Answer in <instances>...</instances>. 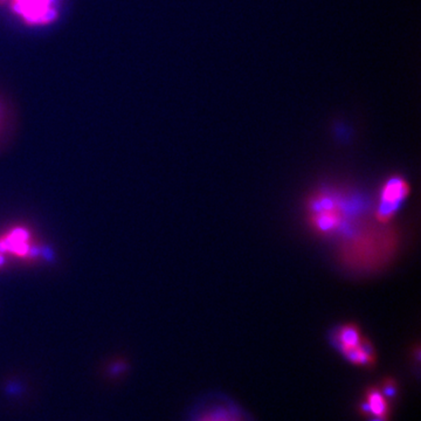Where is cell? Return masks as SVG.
<instances>
[{"instance_id": "1", "label": "cell", "mask_w": 421, "mask_h": 421, "mask_svg": "<svg viewBox=\"0 0 421 421\" xmlns=\"http://www.w3.org/2000/svg\"><path fill=\"white\" fill-rule=\"evenodd\" d=\"M309 225L318 234H336L348 220V212L339 197L328 191L318 192L308 201Z\"/></svg>"}, {"instance_id": "2", "label": "cell", "mask_w": 421, "mask_h": 421, "mask_svg": "<svg viewBox=\"0 0 421 421\" xmlns=\"http://www.w3.org/2000/svg\"><path fill=\"white\" fill-rule=\"evenodd\" d=\"M410 191V185L403 177L394 176L389 178L380 191L379 201L375 212L377 222L389 224L401 208L405 199L408 197Z\"/></svg>"}, {"instance_id": "3", "label": "cell", "mask_w": 421, "mask_h": 421, "mask_svg": "<svg viewBox=\"0 0 421 421\" xmlns=\"http://www.w3.org/2000/svg\"><path fill=\"white\" fill-rule=\"evenodd\" d=\"M30 26H46L56 18V0H7Z\"/></svg>"}, {"instance_id": "4", "label": "cell", "mask_w": 421, "mask_h": 421, "mask_svg": "<svg viewBox=\"0 0 421 421\" xmlns=\"http://www.w3.org/2000/svg\"><path fill=\"white\" fill-rule=\"evenodd\" d=\"M194 421H249V415L234 403L226 401H208L198 412Z\"/></svg>"}, {"instance_id": "5", "label": "cell", "mask_w": 421, "mask_h": 421, "mask_svg": "<svg viewBox=\"0 0 421 421\" xmlns=\"http://www.w3.org/2000/svg\"><path fill=\"white\" fill-rule=\"evenodd\" d=\"M341 355L353 365L365 366V367H372L376 365V349L371 341L366 337H363L358 346L346 350Z\"/></svg>"}, {"instance_id": "6", "label": "cell", "mask_w": 421, "mask_h": 421, "mask_svg": "<svg viewBox=\"0 0 421 421\" xmlns=\"http://www.w3.org/2000/svg\"><path fill=\"white\" fill-rule=\"evenodd\" d=\"M330 337H332V346H335L339 353L358 346L363 339L358 327L351 323L336 328L332 332Z\"/></svg>"}, {"instance_id": "7", "label": "cell", "mask_w": 421, "mask_h": 421, "mask_svg": "<svg viewBox=\"0 0 421 421\" xmlns=\"http://www.w3.org/2000/svg\"><path fill=\"white\" fill-rule=\"evenodd\" d=\"M363 401L369 406L371 417H390V401L382 394L379 387H367Z\"/></svg>"}, {"instance_id": "8", "label": "cell", "mask_w": 421, "mask_h": 421, "mask_svg": "<svg viewBox=\"0 0 421 421\" xmlns=\"http://www.w3.org/2000/svg\"><path fill=\"white\" fill-rule=\"evenodd\" d=\"M382 394L385 396L387 401H394L398 397V383L392 377H387L382 382V387H379Z\"/></svg>"}, {"instance_id": "9", "label": "cell", "mask_w": 421, "mask_h": 421, "mask_svg": "<svg viewBox=\"0 0 421 421\" xmlns=\"http://www.w3.org/2000/svg\"><path fill=\"white\" fill-rule=\"evenodd\" d=\"M369 421H390V417H370Z\"/></svg>"}]
</instances>
